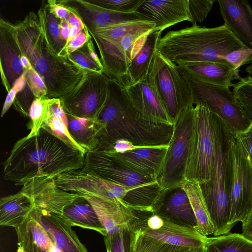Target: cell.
Segmentation results:
<instances>
[{
  "instance_id": "cell-1",
  "label": "cell",
  "mask_w": 252,
  "mask_h": 252,
  "mask_svg": "<svg viewBox=\"0 0 252 252\" xmlns=\"http://www.w3.org/2000/svg\"><path fill=\"white\" fill-rule=\"evenodd\" d=\"M85 155L41 128L36 135L16 142L3 163V178L22 186L38 178L55 179L64 172L82 169Z\"/></svg>"
},
{
  "instance_id": "cell-2",
  "label": "cell",
  "mask_w": 252,
  "mask_h": 252,
  "mask_svg": "<svg viewBox=\"0 0 252 252\" xmlns=\"http://www.w3.org/2000/svg\"><path fill=\"white\" fill-rule=\"evenodd\" d=\"M17 37L22 54L44 80L48 98L62 97L83 78L86 70L69 57L58 55L50 42L45 22L44 6L27 14L16 25Z\"/></svg>"
},
{
  "instance_id": "cell-3",
  "label": "cell",
  "mask_w": 252,
  "mask_h": 252,
  "mask_svg": "<svg viewBox=\"0 0 252 252\" xmlns=\"http://www.w3.org/2000/svg\"><path fill=\"white\" fill-rule=\"evenodd\" d=\"M97 119L103 130L96 150H107L119 139L140 146L167 145L173 133V126L153 124L141 119L125 89L110 79L108 98Z\"/></svg>"
},
{
  "instance_id": "cell-4",
  "label": "cell",
  "mask_w": 252,
  "mask_h": 252,
  "mask_svg": "<svg viewBox=\"0 0 252 252\" xmlns=\"http://www.w3.org/2000/svg\"><path fill=\"white\" fill-rule=\"evenodd\" d=\"M244 45L224 24L214 28L196 24L167 32L160 39L157 52L176 65L192 62L228 63L223 57Z\"/></svg>"
},
{
  "instance_id": "cell-5",
  "label": "cell",
  "mask_w": 252,
  "mask_h": 252,
  "mask_svg": "<svg viewBox=\"0 0 252 252\" xmlns=\"http://www.w3.org/2000/svg\"><path fill=\"white\" fill-rule=\"evenodd\" d=\"M223 124V121L206 106L194 105V126L185 171L186 181L200 184L212 178Z\"/></svg>"
},
{
  "instance_id": "cell-6",
  "label": "cell",
  "mask_w": 252,
  "mask_h": 252,
  "mask_svg": "<svg viewBox=\"0 0 252 252\" xmlns=\"http://www.w3.org/2000/svg\"><path fill=\"white\" fill-rule=\"evenodd\" d=\"M233 134L223 123L215 173L211 180L200 184L214 226L215 236L230 233L232 228L228 220L232 181L230 144Z\"/></svg>"
},
{
  "instance_id": "cell-7",
  "label": "cell",
  "mask_w": 252,
  "mask_h": 252,
  "mask_svg": "<svg viewBox=\"0 0 252 252\" xmlns=\"http://www.w3.org/2000/svg\"><path fill=\"white\" fill-rule=\"evenodd\" d=\"M156 24L147 21L122 37L108 40L90 33L98 48L103 72L125 89L129 85L128 68Z\"/></svg>"
},
{
  "instance_id": "cell-8",
  "label": "cell",
  "mask_w": 252,
  "mask_h": 252,
  "mask_svg": "<svg viewBox=\"0 0 252 252\" xmlns=\"http://www.w3.org/2000/svg\"><path fill=\"white\" fill-rule=\"evenodd\" d=\"M194 126V105L184 108L173 121V129L162 170L158 178L166 190L182 186Z\"/></svg>"
},
{
  "instance_id": "cell-9",
  "label": "cell",
  "mask_w": 252,
  "mask_h": 252,
  "mask_svg": "<svg viewBox=\"0 0 252 252\" xmlns=\"http://www.w3.org/2000/svg\"><path fill=\"white\" fill-rule=\"evenodd\" d=\"M181 72L189 85L194 105L206 106L224 122L234 134L252 129V121L229 87L206 83Z\"/></svg>"
},
{
  "instance_id": "cell-10",
  "label": "cell",
  "mask_w": 252,
  "mask_h": 252,
  "mask_svg": "<svg viewBox=\"0 0 252 252\" xmlns=\"http://www.w3.org/2000/svg\"><path fill=\"white\" fill-rule=\"evenodd\" d=\"M55 182L64 191L116 201L126 206L130 205L140 189H144L118 184L83 168L64 172L57 177Z\"/></svg>"
},
{
  "instance_id": "cell-11",
  "label": "cell",
  "mask_w": 252,
  "mask_h": 252,
  "mask_svg": "<svg viewBox=\"0 0 252 252\" xmlns=\"http://www.w3.org/2000/svg\"><path fill=\"white\" fill-rule=\"evenodd\" d=\"M149 74L173 121L184 108L193 104L189 85L178 66L157 51Z\"/></svg>"
},
{
  "instance_id": "cell-12",
  "label": "cell",
  "mask_w": 252,
  "mask_h": 252,
  "mask_svg": "<svg viewBox=\"0 0 252 252\" xmlns=\"http://www.w3.org/2000/svg\"><path fill=\"white\" fill-rule=\"evenodd\" d=\"M109 80L104 72L86 71L76 86L60 98L65 113L97 119L108 98Z\"/></svg>"
},
{
  "instance_id": "cell-13",
  "label": "cell",
  "mask_w": 252,
  "mask_h": 252,
  "mask_svg": "<svg viewBox=\"0 0 252 252\" xmlns=\"http://www.w3.org/2000/svg\"><path fill=\"white\" fill-rule=\"evenodd\" d=\"M232 181L228 223L233 227L252 209V169L247 155L233 134L230 144Z\"/></svg>"
},
{
  "instance_id": "cell-14",
  "label": "cell",
  "mask_w": 252,
  "mask_h": 252,
  "mask_svg": "<svg viewBox=\"0 0 252 252\" xmlns=\"http://www.w3.org/2000/svg\"><path fill=\"white\" fill-rule=\"evenodd\" d=\"M82 168L104 179L129 187L144 188L159 185L157 180L142 176L103 151L87 152Z\"/></svg>"
},
{
  "instance_id": "cell-15",
  "label": "cell",
  "mask_w": 252,
  "mask_h": 252,
  "mask_svg": "<svg viewBox=\"0 0 252 252\" xmlns=\"http://www.w3.org/2000/svg\"><path fill=\"white\" fill-rule=\"evenodd\" d=\"M125 90L133 108L141 119L158 125H173L149 74L144 80Z\"/></svg>"
},
{
  "instance_id": "cell-16",
  "label": "cell",
  "mask_w": 252,
  "mask_h": 252,
  "mask_svg": "<svg viewBox=\"0 0 252 252\" xmlns=\"http://www.w3.org/2000/svg\"><path fill=\"white\" fill-rule=\"evenodd\" d=\"M136 225L144 235L175 246L186 248L204 246L208 239L195 229L178 225L158 215L150 219L147 227L139 226L137 223Z\"/></svg>"
},
{
  "instance_id": "cell-17",
  "label": "cell",
  "mask_w": 252,
  "mask_h": 252,
  "mask_svg": "<svg viewBox=\"0 0 252 252\" xmlns=\"http://www.w3.org/2000/svg\"><path fill=\"white\" fill-rule=\"evenodd\" d=\"M16 25L0 20V60L2 83L7 93L24 73Z\"/></svg>"
},
{
  "instance_id": "cell-18",
  "label": "cell",
  "mask_w": 252,
  "mask_h": 252,
  "mask_svg": "<svg viewBox=\"0 0 252 252\" xmlns=\"http://www.w3.org/2000/svg\"><path fill=\"white\" fill-rule=\"evenodd\" d=\"M60 1L75 10L89 32L98 28L122 23L151 21L138 11L131 13L117 12L100 6L91 0Z\"/></svg>"
},
{
  "instance_id": "cell-19",
  "label": "cell",
  "mask_w": 252,
  "mask_h": 252,
  "mask_svg": "<svg viewBox=\"0 0 252 252\" xmlns=\"http://www.w3.org/2000/svg\"><path fill=\"white\" fill-rule=\"evenodd\" d=\"M169 145L149 146L123 154L103 151L142 176L157 180L162 170Z\"/></svg>"
},
{
  "instance_id": "cell-20",
  "label": "cell",
  "mask_w": 252,
  "mask_h": 252,
  "mask_svg": "<svg viewBox=\"0 0 252 252\" xmlns=\"http://www.w3.org/2000/svg\"><path fill=\"white\" fill-rule=\"evenodd\" d=\"M178 225L196 228L197 221L182 186L164 190L154 213Z\"/></svg>"
},
{
  "instance_id": "cell-21",
  "label": "cell",
  "mask_w": 252,
  "mask_h": 252,
  "mask_svg": "<svg viewBox=\"0 0 252 252\" xmlns=\"http://www.w3.org/2000/svg\"><path fill=\"white\" fill-rule=\"evenodd\" d=\"M30 215L44 228L61 252H88L71 224L61 215L34 207Z\"/></svg>"
},
{
  "instance_id": "cell-22",
  "label": "cell",
  "mask_w": 252,
  "mask_h": 252,
  "mask_svg": "<svg viewBox=\"0 0 252 252\" xmlns=\"http://www.w3.org/2000/svg\"><path fill=\"white\" fill-rule=\"evenodd\" d=\"M137 11L155 23L156 31H163L178 23L192 21L189 0H145Z\"/></svg>"
},
{
  "instance_id": "cell-23",
  "label": "cell",
  "mask_w": 252,
  "mask_h": 252,
  "mask_svg": "<svg viewBox=\"0 0 252 252\" xmlns=\"http://www.w3.org/2000/svg\"><path fill=\"white\" fill-rule=\"evenodd\" d=\"M227 26L248 47L252 49V8L246 0H218Z\"/></svg>"
},
{
  "instance_id": "cell-24",
  "label": "cell",
  "mask_w": 252,
  "mask_h": 252,
  "mask_svg": "<svg viewBox=\"0 0 252 252\" xmlns=\"http://www.w3.org/2000/svg\"><path fill=\"white\" fill-rule=\"evenodd\" d=\"M92 205L106 231L105 237L116 233L123 226L139 219L135 212L120 202L95 196L80 194Z\"/></svg>"
},
{
  "instance_id": "cell-25",
  "label": "cell",
  "mask_w": 252,
  "mask_h": 252,
  "mask_svg": "<svg viewBox=\"0 0 252 252\" xmlns=\"http://www.w3.org/2000/svg\"><path fill=\"white\" fill-rule=\"evenodd\" d=\"M177 65L180 71L201 82L216 86L233 87L232 81L242 78L239 70L228 63L192 62Z\"/></svg>"
},
{
  "instance_id": "cell-26",
  "label": "cell",
  "mask_w": 252,
  "mask_h": 252,
  "mask_svg": "<svg viewBox=\"0 0 252 252\" xmlns=\"http://www.w3.org/2000/svg\"><path fill=\"white\" fill-rule=\"evenodd\" d=\"M14 229L17 252H61L44 228L30 215Z\"/></svg>"
},
{
  "instance_id": "cell-27",
  "label": "cell",
  "mask_w": 252,
  "mask_h": 252,
  "mask_svg": "<svg viewBox=\"0 0 252 252\" xmlns=\"http://www.w3.org/2000/svg\"><path fill=\"white\" fill-rule=\"evenodd\" d=\"M34 207L33 197L26 184L16 193L0 200V225L15 228L21 224Z\"/></svg>"
},
{
  "instance_id": "cell-28",
  "label": "cell",
  "mask_w": 252,
  "mask_h": 252,
  "mask_svg": "<svg viewBox=\"0 0 252 252\" xmlns=\"http://www.w3.org/2000/svg\"><path fill=\"white\" fill-rule=\"evenodd\" d=\"M162 32L159 30L151 31L141 49L132 60L127 70L128 86L141 82L148 76Z\"/></svg>"
},
{
  "instance_id": "cell-29",
  "label": "cell",
  "mask_w": 252,
  "mask_h": 252,
  "mask_svg": "<svg viewBox=\"0 0 252 252\" xmlns=\"http://www.w3.org/2000/svg\"><path fill=\"white\" fill-rule=\"evenodd\" d=\"M79 194L78 198L65 207L61 216L72 226H78L93 230L105 237L106 231L101 224L92 205L86 198Z\"/></svg>"
},
{
  "instance_id": "cell-30",
  "label": "cell",
  "mask_w": 252,
  "mask_h": 252,
  "mask_svg": "<svg viewBox=\"0 0 252 252\" xmlns=\"http://www.w3.org/2000/svg\"><path fill=\"white\" fill-rule=\"evenodd\" d=\"M66 115L69 132L74 140L87 152L96 150L103 130L102 123L98 119Z\"/></svg>"
},
{
  "instance_id": "cell-31",
  "label": "cell",
  "mask_w": 252,
  "mask_h": 252,
  "mask_svg": "<svg viewBox=\"0 0 252 252\" xmlns=\"http://www.w3.org/2000/svg\"><path fill=\"white\" fill-rule=\"evenodd\" d=\"M42 128L73 149L87 153L71 136L67 117L60 98H49L48 112Z\"/></svg>"
},
{
  "instance_id": "cell-32",
  "label": "cell",
  "mask_w": 252,
  "mask_h": 252,
  "mask_svg": "<svg viewBox=\"0 0 252 252\" xmlns=\"http://www.w3.org/2000/svg\"><path fill=\"white\" fill-rule=\"evenodd\" d=\"M182 187L187 194L197 220V225L195 230L205 236L214 234V226L200 184L186 181Z\"/></svg>"
},
{
  "instance_id": "cell-33",
  "label": "cell",
  "mask_w": 252,
  "mask_h": 252,
  "mask_svg": "<svg viewBox=\"0 0 252 252\" xmlns=\"http://www.w3.org/2000/svg\"><path fill=\"white\" fill-rule=\"evenodd\" d=\"M206 252H252V242L241 234L228 233L208 238Z\"/></svg>"
},
{
  "instance_id": "cell-34",
  "label": "cell",
  "mask_w": 252,
  "mask_h": 252,
  "mask_svg": "<svg viewBox=\"0 0 252 252\" xmlns=\"http://www.w3.org/2000/svg\"><path fill=\"white\" fill-rule=\"evenodd\" d=\"M187 249L149 237L144 235L136 225L132 236L130 252H184Z\"/></svg>"
},
{
  "instance_id": "cell-35",
  "label": "cell",
  "mask_w": 252,
  "mask_h": 252,
  "mask_svg": "<svg viewBox=\"0 0 252 252\" xmlns=\"http://www.w3.org/2000/svg\"><path fill=\"white\" fill-rule=\"evenodd\" d=\"M68 56L86 71L103 72V67L95 51L92 38Z\"/></svg>"
},
{
  "instance_id": "cell-36",
  "label": "cell",
  "mask_w": 252,
  "mask_h": 252,
  "mask_svg": "<svg viewBox=\"0 0 252 252\" xmlns=\"http://www.w3.org/2000/svg\"><path fill=\"white\" fill-rule=\"evenodd\" d=\"M137 221L123 226L112 236L104 237L107 252H130L132 236Z\"/></svg>"
},
{
  "instance_id": "cell-37",
  "label": "cell",
  "mask_w": 252,
  "mask_h": 252,
  "mask_svg": "<svg viewBox=\"0 0 252 252\" xmlns=\"http://www.w3.org/2000/svg\"><path fill=\"white\" fill-rule=\"evenodd\" d=\"M49 105V98L42 97L35 98L29 110V122L27 128L30 130L27 135L29 138L36 135L42 128L46 118Z\"/></svg>"
},
{
  "instance_id": "cell-38",
  "label": "cell",
  "mask_w": 252,
  "mask_h": 252,
  "mask_svg": "<svg viewBox=\"0 0 252 252\" xmlns=\"http://www.w3.org/2000/svg\"><path fill=\"white\" fill-rule=\"evenodd\" d=\"M44 8L46 30L51 44L59 56L67 57L64 54L66 43L60 36V19L50 11L47 3Z\"/></svg>"
},
{
  "instance_id": "cell-39",
  "label": "cell",
  "mask_w": 252,
  "mask_h": 252,
  "mask_svg": "<svg viewBox=\"0 0 252 252\" xmlns=\"http://www.w3.org/2000/svg\"><path fill=\"white\" fill-rule=\"evenodd\" d=\"M233 88L234 94L252 121V76L242 77Z\"/></svg>"
},
{
  "instance_id": "cell-40",
  "label": "cell",
  "mask_w": 252,
  "mask_h": 252,
  "mask_svg": "<svg viewBox=\"0 0 252 252\" xmlns=\"http://www.w3.org/2000/svg\"><path fill=\"white\" fill-rule=\"evenodd\" d=\"M145 0H94L93 3L111 10L122 13L137 11Z\"/></svg>"
},
{
  "instance_id": "cell-41",
  "label": "cell",
  "mask_w": 252,
  "mask_h": 252,
  "mask_svg": "<svg viewBox=\"0 0 252 252\" xmlns=\"http://www.w3.org/2000/svg\"><path fill=\"white\" fill-rule=\"evenodd\" d=\"M24 74L27 85L35 98L47 97V89L45 82L32 66L24 69Z\"/></svg>"
},
{
  "instance_id": "cell-42",
  "label": "cell",
  "mask_w": 252,
  "mask_h": 252,
  "mask_svg": "<svg viewBox=\"0 0 252 252\" xmlns=\"http://www.w3.org/2000/svg\"><path fill=\"white\" fill-rule=\"evenodd\" d=\"M216 0H189L192 25L202 23L211 10Z\"/></svg>"
},
{
  "instance_id": "cell-43",
  "label": "cell",
  "mask_w": 252,
  "mask_h": 252,
  "mask_svg": "<svg viewBox=\"0 0 252 252\" xmlns=\"http://www.w3.org/2000/svg\"><path fill=\"white\" fill-rule=\"evenodd\" d=\"M223 59L235 69L239 70L241 66L252 63V49L244 45L227 54L223 57Z\"/></svg>"
},
{
  "instance_id": "cell-44",
  "label": "cell",
  "mask_w": 252,
  "mask_h": 252,
  "mask_svg": "<svg viewBox=\"0 0 252 252\" xmlns=\"http://www.w3.org/2000/svg\"><path fill=\"white\" fill-rule=\"evenodd\" d=\"M27 85L24 73L15 81L12 88L8 92L7 95L3 103L1 113L2 117L13 104L17 94L22 92Z\"/></svg>"
},
{
  "instance_id": "cell-45",
  "label": "cell",
  "mask_w": 252,
  "mask_h": 252,
  "mask_svg": "<svg viewBox=\"0 0 252 252\" xmlns=\"http://www.w3.org/2000/svg\"><path fill=\"white\" fill-rule=\"evenodd\" d=\"M92 37L87 28L82 30L66 45L64 50L65 56L68 57L69 54L81 48Z\"/></svg>"
},
{
  "instance_id": "cell-46",
  "label": "cell",
  "mask_w": 252,
  "mask_h": 252,
  "mask_svg": "<svg viewBox=\"0 0 252 252\" xmlns=\"http://www.w3.org/2000/svg\"><path fill=\"white\" fill-rule=\"evenodd\" d=\"M47 4L50 11L60 20L68 18L70 10L69 7L60 0H49L47 1Z\"/></svg>"
},
{
  "instance_id": "cell-47",
  "label": "cell",
  "mask_w": 252,
  "mask_h": 252,
  "mask_svg": "<svg viewBox=\"0 0 252 252\" xmlns=\"http://www.w3.org/2000/svg\"><path fill=\"white\" fill-rule=\"evenodd\" d=\"M234 136L245 150L252 169V132L237 133Z\"/></svg>"
},
{
  "instance_id": "cell-48",
  "label": "cell",
  "mask_w": 252,
  "mask_h": 252,
  "mask_svg": "<svg viewBox=\"0 0 252 252\" xmlns=\"http://www.w3.org/2000/svg\"><path fill=\"white\" fill-rule=\"evenodd\" d=\"M67 6L69 8L70 13L68 18L67 19V20L68 21L70 26L78 28L80 30H84L86 29L87 27L84 23L83 20L79 16L78 14L73 8L69 6Z\"/></svg>"
},
{
  "instance_id": "cell-49",
  "label": "cell",
  "mask_w": 252,
  "mask_h": 252,
  "mask_svg": "<svg viewBox=\"0 0 252 252\" xmlns=\"http://www.w3.org/2000/svg\"><path fill=\"white\" fill-rule=\"evenodd\" d=\"M242 222L241 234L245 238L252 242V209Z\"/></svg>"
},
{
  "instance_id": "cell-50",
  "label": "cell",
  "mask_w": 252,
  "mask_h": 252,
  "mask_svg": "<svg viewBox=\"0 0 252 252\" xmlns=\"http://www.w3.org/2000/svg\"><path fill=\"white\" fill-rule=\"evenodd\" d=\"M60 36L65 42L66 45L68 40L71 26L66 19L60 20Z\"/></svg>"
},
{
  "instance_id": "cell-51",
  "label": "cell",
  "mask_w": 252,
  "mask_h": 252,
  "mask_svg": "<svg viewBox=\"0 0 252 252\" xmlns=\"http://www.w3.org/2000/svg\"><path fill=\"white\" fill-rule=\"evenodd\" d=\"M20 61L24 69H27L32 66L29 59L23 55L21 57Z\"/></svg>"
},
{
  "instance_id": "cell-52",
  "label": "cell",
  "mask_w": 252,
  "mask_h": 252,
  "mask_svg": "<svg viewBox=\"0 0 252 252\" xmlns=\"http://www.w3.org/2000/svg\"><path fill=\"white\" fill-rule=\"evenodd\" d=\"M184 252H206V250L204 246L200 247L188 248Z\"/></svg>"
},
{
  "instance_id": "cell-53",
  "label": "cell",
  "mask_w": 252,
  "mask_h": 252,
  "mask_svg": "<svg viewBox=\"0 0 252 252\" xmlns=\"http://www.w3.org/2000/svg\"><path fill=\"white\" fill-rule=\"evenodd\" d=\"M245 71L247 72L248 75L251 76L252 75V64L247 66L245 69Z\"/></svg>"
},
{
  "instance_id": "cell-54",
  "label": "cell",
  "mask_w": 252,
  "mask_h": 252,
  "mask_svg": "<svg viewBox=\"0 0 252 252\" xmlns=\"http://www.w3.org/2000/svg\"><path fill=\"white\" fill-rule=\"evenodd\" d=\"M250 131L252 132V129Z\"/></svg>"
}]
</instances>
